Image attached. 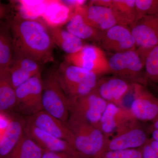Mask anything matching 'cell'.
Returning <instances> with one entry per match:
<instances>
[{
    "label": "cell",
    "instance_id": "cell-35",
    "mask_svg": "<svg viewBox=\"0 0 158 158\" xmlns=\"http://www.w3.org/2000/svg\"><path fill=\"white\" fill-rule=\"evenodd\" d=\"M112 3V0H94L90 1L89 4L110 8Z\"/></svg>",
    "mask_w": 158,
    "mask_h": 158
},
{
    "label": "cell",
    "instance_id": "cell-2",
    "mask_svg": "<svg viewBox=\"0 0 158 158\" xmlns=\"http://www.w3.org/2000/svg\"><path fill=\"white\" fill-rule=\"evenodd\" d=\"M66 126L73 136V147L78 158L100 157L106 152L109 138L99 128L72 115Z\"/></svg>",
    "mask_w": 158,
    "mask_h": 158
},
{
    "label": "cell",
    "instance_id": "cell-22",
    "mask_svg": "<svg viewBox=\"0 0 158 158\" xmlns=\"http://www.w3.org/2000/svg\"><path fill=\"white\" fill-rule=\"evenodd\" d=\"M51 37L55 45L70 55L78 52L85 45L81 40L61 27H48Z\"/></svg>",
    "mask_w": 158,
    "mask_h": 158
},
{
    "label": "cell",
    "instance_id": "cell-13",
    "mask_svg": "<svg viewBox=\"0 0 158 158\" xmlns=\"http://www.w3.org/2000/svg\"><path fill=\"white\" fill-rule=\"evenodd\" d=\"M74 12L80 15L86 23L102 32L118 24L112 9L107 7L85 4Z\"/></svg>",
    "mask_w": 158,
    "mask_h": 158
},
{
    "label": "cell",
    "instance_id": "cell-30",
    "mask_svg": "<svg viewBox=\"0 0 158 158\" xmlns=\"http://www.w3.org/2000/svg\"><path fill=\"white\" fill-rule=\"evenodd\" d=\"M101 158H143L141 148L136 149L107 151L102 154Z\"/></svg>",
    "mask_w": 158,
    "mask_h": 158
},
{
    "label": "cell",
    "instance_id": "cell-7",
    "mask_svg": "<svg viewBox=\"0 0 158 158\" xmlns=\"http://www.w3.org/2000/svg\"><path fill=\"white\" fill-rule=\"evenodd\" d=\"M68 100L69 115L99 128L100 120L108 102L101 97L95 90L84 96Z\"/></svg>",
    "mask_w": 158,
    "mask_h": 158
},
{
    "label": "cell",
    "instance_id": "cell-18",
    "mask_svg": "<svg viewBox=\"0 0 158 158\" xmlns=\"http://www.w3.org/2000/svg\"><path fill=\"white\" fill-rule=\"evenodd\" d=\"M40 64L30 59L13 54L9 69L11 83L15 89L38 74L41 73Z\"/></svg>",
    "mask_w": 158,
    "mask_h": 158
},
{
    "label": "cell",
    "instance_id": "cell-11",
    "mask_svg": "<svg viewBox=\"0 0 158 158\" xmlns=\"http://www.w3.org/2000/svg\"><path fill=\"white\" fill-rule=\"evenodd\" d=\"M136 122L137 120L131 116L129 110L108 103L101 118L99 127L109 138L113 133L117 134L135 125Z\"/></svg>",
    "mask_w": 158,
    "mask_h": 158
},
{
    "label": "cell",
    "instance_id": "cell-27",
    "mask_svg": "<svg viewBox=\"0 0 158 158\" xmlns=\"http://www.w3.org/2000/svg\"><path fill=\"white\" fill-rule=\"evenodd\" d=\"M22 17L28 19H37L44 13L49 1H19Z\"/></svg>",
    "mask_w": 158,
    "mask_h": 158
},
{
    "label": "cell",
    "instance_id": "cell-10",
    "mask_svg": "<svg viewBox=\"0 0 158 158\" xmlns=\"http://www.w3.org/2000/svg\"><path fill=\"white\" fill-rule=\"evenodd\" d=\"M135 94L129 111L136 120L153 121L158 118V98L139 83L135 84Z\"/></svg>",
    "mask_w": 158,
    "mask_h": 158
},
{
    "label": "cell",
    "instance_id": "cell-36",
    "mask_svg": "<svg viewBox=\"0 0 158 158\" xmlns=\"http://www.w3.org/2000/svg\"><path fill=\"white\" fill-rule=\"evenodd\" d=\"M152 136L153 139L158 142V130H151Z\"/></svg>",
    "mask_w": 158,
    "mask_h": 158
},
{
    "label": "cell",
    "instance_id": "cell-20",
    "mask_svg": "<svg viewBox=\"0 0 158 158\" xmlns=\"http://www.w3.org/2000/svg\"><path fill=\"white\" fill-rule=\"evenodd\" d=\"M73 13L62 1H49L41 17L48 27H57L68 22Z\"/></svg>",
    "mask_w": 158,
    "mask_h": 158
},
{
    "label": "cell",
    "instance_id": "cell-34",
    "mask_svg": "<svg viewBox=\"0 0 158 158\" xmlns=\"http://www.w3.org/2000/svg\"><path fill=\"white\" fill-rule=\"evenodd\" d=\"M10 122L2 113H0V133L3 134L9 126Z\"/></svg>",
    "mask_w": 158,
    "mask_h": 158
},
{
    "label": "cell",
    "instance_id": "cell-5",
    "mask_svg": "<svg viewBox=\"0 0 158 158\" xmlns=\"http://www.w3.org/2000/svg\"><path fill=\"white\" fill-rule=\"evenodd\" d=\"M145 58L136 49L134 50L113 54L108 59L110 72L121 78H129L146 83L144 70Z\"/></svg>",
    "mask_w": 158,
    "mask_h": 158
},
{
    "label": "cell",
    "instance_id": "cell-16",
    "mask_svg": "<svg viewBox=\"0 0 158 158\" xmlns=\"http://www.w3.org/2000/svg\"><path fill=\"white\" fill-rule=\"evenodd\" d=\"M147 134L138 125L117 133L107 142L106 152L140 148L147 142Z\"/></svg>",
    "mask_w": 158,
    "mask_h": 158
},
{
    "label": "cell",
    "instance_id": "cell-39",
    "mask_svg": "<svg viewBox=\"0 0 158 158\" xmlns=\"http://www.w3.org/2000/svg\"><path fill=\"white\" fill-rule=\"evenodd\" d=\"M2 134L0 133V139H1V137H2Z\"/></svg>",
    "mask_w": 158,
    "mask_h": 158
},
{
    "label": "cell",
    "instance_id": "cell-40",
    "mask_svg": "<svg viewBox=\"0 0 158 158\" xmlns=\"http://www.w3.org/2000/svg\"><path fill=\"white\" fill-rule=\"evenodd\" d=\"M100 158V157H96V158Z\"/></svg>",
    "mask_w": 158,
    "mask_h": 158
},
{
    "label": "cell",
    "instance_id": "cell-21",
    "mask_svg": "<svg viewBox=\"0 0 158 158\" xmlns=\"http://www.w3.org/2000/svg\"><path fill=\"white\" fill-rule=\"evenodd\" d=\"M65 29L82 40H93L98 42L104 33L86 23L81 16L76 12H74L65 24Z\"/></svg>",
    "mask_w": 158,
    "mask_h": 158
},
{
    "label": "cell",
    "instance_id": "cell-25",
    "mask_svg": "<svg viewBox=\"0 0 158 158\" xmlns=\"http://www.w3.org/2000/svg\"><path fill=\"white\" fill-rule=\"evenodd\" d=\"M112 9L118 24L130 26L137 19L135 0H112Z\"/></svg>",
    "mask_w": 158,
    "mask_h": 158
},
{
    "label": "cell",
    "instance_id": "cell-17",
    "mask_svg": "<svg viewBox=\"0 0 158 158\" xmlns=\"http://www.w3.org/2000/svg\"><path fill=\"white\" fill-rule=\"evenodd\" d=\"M131 87L124 79L112 77L98 81L95 90L108 103H112L122 108L123 99Z\"/></svg>",
    "mask_w": 158,
    "mask_h": 158
},
{
    "label": "cell",
    "instance_id": "cell-28",
    "mask_svg": "<svg viewBox=\"0 0 158 158\" xmlns=\"http://www.w3.org/2000/svg\"><path fill=\"white\" fill-rule=\"evenodd\" d=\"M144 76L147 81L158 84V45L151 50L144 61Z\"/></svg>",
    "mask_w": 158,
    "mask_h": 158
},
{
    "label": "cell",
    "instance_id": "cell-37",
    "mask_svg": "<svg viewBox=\"0 0 158 158\" xmlns=\"http://www.w3.org/2000/svg\"><path fill=\"white\" fill-rule=\"evenodd\" d=\"M152 122V126L151 130H158V118H156Z\"/></svg>",
    "mask_w": 158,
    "mask_h": 158
},
{
    "label": "cell",
    "instance_id": "cell-9",
    "mask_svg": "<svg viewBox=\"0 0 158 158\" xmlns=\"http://www.w3.org/2000/svg\"><path fill=\"white\" fill-rule=\"evenodd\" d=\"M137 49L144 57L158 45V15L138 18L130 26Z\"/></svg>",
    "mask_w": 158,
    "mask_h": 158
},
{
    "label": "cell",
    "instance_id": "cell-6",
    "mask_svg": "<svg viewBox=\"0 0 158 158\" xmlns=\"http://www.w3.org/2000/svg\"><path fill=\"white\" fill-rule=\"evenodd\" d=\"M16 104L15 109L26 117L43 110L42 79L38 74L15 89Z\"/></svg>",
    "mask_w": 158,
    "mask_h": 158
},
{
    "label": "cell",
    "instance_id": "cell-31",
    "mask_svg": "<svg viewBox=\"0 0 158 158\" xmlns=\"http://www.w3.org/2000/svg\"><path fill=\"white\" fill-rule=\"evenodd\" d=\"M41 158H78L75 156L66 152H54L44 151Z\"/></svg>",
    "mask_w": 158,
    "mask_h": 158
},
{
    "label": "cell",
    "instance_id": "cell-26",
    "mask_svg": "<svg viewBox=\"0 0 158 158\" xmlns=\"http://www.w3.org/2000/svg\"><path fill=\"white\" fill-rule=\"evenodd\" d=\"M44 150L24 133L18 144L6 158H41Z\"/></svg>",
    "mask_w": 158,
    "mask_h": 158
},
{
    "label": "cell",
    "instance_id": "cell-12",
    "mask_svg": "<svg viewBox=\"0 0 158 158\" xmlns=\"http://www.w3.org/2000/svg\"><path fill=\"white\" fill-rule=\"evenodd\" d=\"M99 43L104 49L114 54L137 48L130 28L123 25H116L105 32Z\"/></svg>",
    "mask_w": 158,
    "mask_h": 158
},
{
    "label": "cell",
    "instance_id": "cell-19",
    "mask_svg": "<svg viewBox=\"0 0 158 158\" xmlns=\"http://www.w3.org/2000/svg\"><path fill=\"white\" fill-rule=\"evenodd\" d=\"M25 119L13 118L4 131L0 139V158H6L14 150L23 135Z\"/></svg>",
    "mask_w": 158,
    "mask_h": 158
},
{
    "label": "cell",
    "instance_id": "cell-8",
    "mask_svg": "<svg viewBox=\"0 0 158 158\" xmlns=\"http://www.w3.org/2000/svg\"><path fill=\"white\" fill-rule=\"evenodd\" d=\"M65 62L96 74L110 73L108 59L102 49L95 45L85 44L78 52L65 56Z\"/></svg>",
    "mask_w": 158,
    "mask_h": 158
},
{
    "label": "cell",
    "instance_id": "cell-4",
    "mask_svg": "<svg viewBox=\"0 0 158 158\" xmlns=\"http://www.w3.org/2000/svg\"><path fill=\"white\" fill-rule=\"evenodd\" d=\"M43 110L66 124L69 117L68 98L57 80L55 72L42 79Z\"/></svg>",
    "mask_w": 158,
    "mask_h": 158
},
{
    "label": "cell",
    "instance_id": "cell-32",
    "mask_svg": "<svg viewBox=\"0 0 158 158\" xmlns=\"http://www.w3.org/2000/svg\"><path fill=\"white\" fill-rule=\"evenodd\" d=\"M143 158H158V156L148 142H147L141 148Z\"/></svg>",
    "mask_w": 158,
    "mask_h": 158
},
{
    "label": "cell",
    "instance_id": "cell-3",
    "mask_svg": "<svg viewBox=\"0 0 158 158\" xmlns=\"http://www.w3.org/2000/svg\"><path fill=\"white\" fill-rule=\"evenodd\" d=\"M55 73L59 85L67 98L86 95L96 89L98 76L94 73L71 65L61 63Z\"/></svg>",
    "mask_w": 158,
    "mask_h": 158
},
{
    "label": "cell",
    "instance_id": "cell-15",
    "mask_svg": "<svg viewBox=\"0 0 158 158\" xmlns=\"http://www.w3.org/2000/svg\"><path fill=\"white\" fill-rule=\"evenodd\" d=\"M24 131L44 151L69 153L77 156L72 146L68 141L62 140L40 129L25 120Z\"/></svg>",
    "mask_w": 158,
    "mask_h": 158
},
{
    "label": "cell",
    "instance_id": "cell-1",
    "mask_svg": "<svg viewBox=\"0 0 158 158\" xmlns=\"http://www.w3.org/2000/svg\"><path fill=\"white\" fill-rule=\"evenodd\" d=\"M9 24L13 54L27 57L40 65L53 62L55 45L45 23L17 15Z\"/></svg>",
    "mask_w": 158,
    "mask_h": 158
},
{
    "label": "cell",
    "instance_id": "cell-23",
    "mask_svg": "<svg viewBox=\"0 0 158 158\" xmlns=\"http://www.w3.org/2000/svg\"><path fill=\"white\" fill-rule=\"evenodd\" d=\"M13 56V40L9 23H0V72L9 69Z\"/></svg>",
    "mask_w": 158,
    "mask_h": 158
},
{
    "label": "cell",
    "instance_id": "cell-38",
    "mask_svg": "<svg viewBox=\"0 0 158 158\" xmlns=\"http://www.w3.org/2000/svg\"><path fill=\"white\" fill-rule=\"evenodd\" d=\"M5 10L4 7L0 4V19L1 18L4 14H5Z\"/></svg>",
    "mask_w": 158,
    "mask_h": 158
},
{
    "label": "cell",
    "instance_id": "cell-29",
    "mask_svg": "<svg viewBox=\"0 0 158 158\" xmlns=\"http://www.w3.org/2000/svg\"><path fill=\"white\" fill-rule=\"evenodd\" d=\"M137 19L145 15H158V0H135Z\"/></svg>",
    "mask_w": 158,
    "mask_h": 158
},
{
    "label": "cell",
    "instance_id": "cell-33",
    "mask_svg": "<svg viewBox=\"0 0 158 158\" xmlns=\"http://www.w3.org/2000/svg\"><path fill=\"white\" fill-rule=\"evenodd\" d=\"M62 2L65 5L71 9H73V11H74L75 9L77 8L85 5L86 1L84 0L82 1V0L81 1V0H73V1L70 0V1H62Z\"/></svg>",
    "mask_w": 158,
    "mask_h": 158
},
{
    "label": "cell",
    "instance_id": "cell-14",
    "mask_svg": "<svg viewBox=\"0 0 158 158\" xmlns=\"http://www.w3.org/2000/svg\"><path fill=\"white\" fill-rule=\"evenodd\" d=\"M25 120L40 129L59 139L68 141L73 147V136L66 124L45 111L42 110L32 116L26 117Z\"/></svg>",
    "mask_w": 158,
    "mask_h": 158
},
{
    "label": "cell",
    "instance_id": "cell-24",
    "mask_svg": "<svg viewBox=\"0 0 158 158\" xmlns=\"http://www.w3.org/2000/svg\"><path fill=\"white\" fill-rule=\"evenodd\" d=\"M16 104L15 89L7 69L0 72V113L14 109Z\"/></svg>",
    "mask_w": 158,
    "mask_h": 158
}]
</instances>
